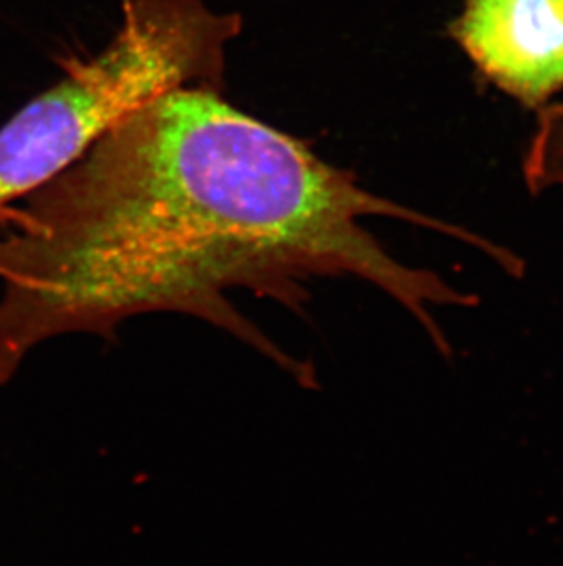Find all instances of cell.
I'll return each mask as SVG.
<instances>
[{
  "mask_svg": "<svg viewBox=\"0 0 563 566\" xmlns=\"http://www.w3.org/2000/svg\"><path fill=\"white\" fill-rule=\"evenodd\" d=\"M19 202L0 211V387L54 337L114 339L138 315L181 314L315 389L314 364L286 353L229 294L245 290L300 314L309 286L331 277L383 290L447 353L431 308L472 297L397 261L361 220H404L492 250L484 237L368 191L208 88L139 108Z\"/></svg>",
  "mask_w": 563,
  "mask_h": 566,
  "instance_id": "6da1fadb",
  "label": "cell"
},
{
  "mask_svg": "<svg viewBox=\"0 0 563 566\" xmlns=\"http://www.w3.org/2000/svg\"><path fill=\"white\" fill-rule=\"evenodd\" d=\"M540 142L549 169L563 184V102L549 105L543 111Z\"/></svg>",
  "mask_w": 563,
  "mask_h": 566,
  "instance_id": "277c9868",
  "label": "cell"
},
{
  "mask_svg": "<svg viewBox=\"0 0 563 566\" xmlns=\"http://www.w3.org/2000/svg\"><path fill=\"white\" fill-rule=\"evenodd\" d=\"M450 35L490 85L525 107L563 91V0H465Z\"/></svg>",
  "mask_w": 563,
  "mask_h": 566,
  "instance_id": "3957f363",
  "label": "cell"
},
{
  "mask_svg": "<svg viewBox=\"0 0 563 566\" xmlns=\"http://www.w3.org/2000/svg\"><path fill=\"white\" fill-rule=\"evenodd\" d=\"M244 22L205 0H125L107 49L75 63L0 127V211L79 160L110 130L180 88H224Z\"/></svg>",
  "mask_w": 563,
  "mask_h": 566,
  "instance_id": "7a4b0ae2",
  "label": "cell"
}]
</instances>
